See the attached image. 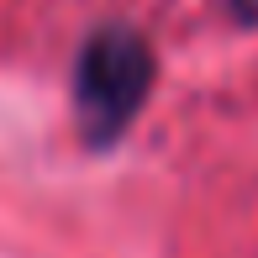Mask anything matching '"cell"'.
<instances>
[{
  "label": "cell",
  "mask_w": 258,
  "mask_h": 258,
  "mask_svg": "<svg viewBox=\"0 0 258 258\" xmlns=\"http://www.w3.org/2000/svg\"><path fill=\"white\" fill-rule=\"evenodd\" d=\"M232 16H237L242 27H258V0H232Z\"/></svg>",
  "instance_id": "cell-2"
},
{
  "label": "cell",
  "mask_w": 258,
  "mask_h": 258,
  "mask_svg": "<svg viewBox=\"0 0 258 258\" xmlns=\"http://www.w3.org/2000/svg\"><path fill=\"white\" fill-rule=\"evenodd\" d=\"M153 90V48L132 27H100L74 63V116L90 148H111Z\"/></svg>",
  "instance_id": "cell-1"
}]
</instances>
